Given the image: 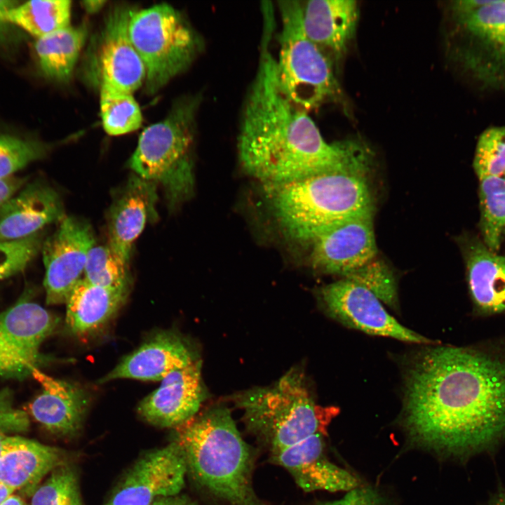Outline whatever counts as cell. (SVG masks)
I'll return each instance as SVG.
<instances>
[{
  "label": "cell",
  "mask_w": 505,
  "mask_h": 505,
  "mask_svg": "<svg viewBox=\"0 0 505 505\" xmlns=\"http://www.w3.org/2000/svg\"><path fill=\"white\" fill-rule=\"evenodd\" d=\"M402 423L410 444L466 459L505 438V358L438 346L408 372Z\"/></svg>",
  "instance_id": "1"
},
{
  "label": "cell",
  "mask_w": 505,
  "mask_h": 505,
  "mask_svg": "<svg viewBox=\"0 0 505 505\" xmlns=\"http://www.w3.org/2000/svg\"><path fill=\"white\" fill-rule=\"evenodd\" d=\"M264 28L257 69L244 101L237 138L244 170L266 187L331 172L366 174L373 153L361 138L329 142L315 122L292 103L277 81Z\"/></svg>",
  "instance_id": "2"
},
{
  "label": "cell",
  "mask_w": 505,
  "mask_h": 505,
  "mask_svg": "<svg viewBox=\"0 0 505 505\" xmlns=\"http://www.w3.org/2000/svg\"><path fill=\"white\" fill-rule=\"evenodd\" d=\"M187 473L201 487L227 505H269L252 484L255 451L241 436L230 410L210 408L176 428Z\"/></svg>",
  "instance_id": "3"
},
{
  "label": "cell",
  "mask_w": 505,
  "mask_h": 505,
  "mask_svg": "<svg viewBox=\"0 0 505 505\" xmlns=\"http://www.w3.org/2000/svg\"><path fill=\"white\" fill-rule=\"evenodd\" d=\"M273 213L290 238L311 243L328 227L373 213L365 174L331 172L266 187Z\"/></svg>",
  "instance_id": "4"
},
{
  "label": "cell",
  "mask_w": 505,
  "mask_h": 505,
  "mask_svg": "<svg viewBox=\"0 0 505 505\" xmlns=\"http://www.w3.org/2000/svg\"><path fill=\"white\" fill-rule=\"evenodd\" d=\"M243 412L247 430L270 454L281 452L315 433L326 434L336 409L314 402L303 372L292 368L269 387H259L231 397Z\"/></svg>",
  "instance_id": "5"
},
{
  "label": "cell",
  "mask_w": 505,
  "mask_h": 505,
  "mask_svg": "<svg viewBox=\"0 0 505 505\" xmlns=\"http://www.w3.org/2000/svg\"><path fill=\"white\" fill-rule=\"evenodd\" d=\"M200 102L199 95L177 101L163 120L142 132L128 161L135 175L163 187L173 206L192 191L191 149Z\"/></svg>",
  "instance_id": "6"
},
{
  "label": "cell",
  "mask_w": 505,
  "mask_h": 505,
  "mask_svg": "<svg viewBox=\"0 0 505 505\" xmlns=\"http://www.w3.org/2000/svg\"><path fill=\"white\" fill-rule=\"evenodd\" d=\"M278 7L281 22L275 57L278 83L292 103L309 112L339 94L333 62L307 34L301 1H280Z\"/></svg>",
  "instance_id": "7"
},
{
  "label": "cell",
  "mask_w": 505,
  "mask_h": 505,
  "mask_svg": "<svg viewBox=\"0 0 505 505\" xmlns=\"http://www.w3.org/2000/svg\"><path fill=\"white\" fill-rule=\"evenodd\" d=\"M128 34L145 67V88L154 94L185 71L203 40L184 16L168 4L132 11Z\"/></svg>",
  "instance_id": "8"
},
{
  "label": "cell",
  "mask_w": 505,
  "mask_h": 505,
  "mask_svg": "<svg viewBox=\"0 0 505 505\" xmlns=\"http://www.w3.org/2000/svg\"><path fill=\"white\" fill-rule=\"evenodd\" d=\"M450 13L454 56L462 71L483 89L505 90V0Z\"/></svg>",
  "instance_id": "9"
},
{
  "label": "cell",
  "mask_w": 505,
  "mask_h": 505,
  "mask_svg": "<svg viewBox=\"0 0 505 505\" xmlns=\"http://www.w3.org/2000/svg\"><path fill=\"white\" fill-rule=\"evenodd\" d=\"M56 325L53 315L28 298L0 312V377L32 376L43 361L41 345Z\"/></svg>",
  "instance_id": "10"
},
{
  "label": "cell",
  "mask_w": 505,
  "mask_h": 505,
  "mask_svg": "<svg viewBox=\"0 0 505 505\" xmlns=\"http://www.w3.org/2000/svg\"><path fill=\"white\" fill-rule=\"evenodd\" d=\"M95 245L93 230L85 220L64 216L53 233L43 240L41 252L45 267L46 301L65 303L81 278L88 255Z\"/></svg>",
  "instance_id": "11"
},
{
  "label": "cell",
  "mask_w": 505,
  "mask_h": 505,
  "mask_svg": "<svg viewBox=\"0 0 505 505\" xmlns=\"http://www.w3.org/2000/svg\"><path fill=\"white\" fill-rule=\"evenodd\" d=\"M187 466L180 445H167L142 455L126 472L104 505H149L180 494Z\"/></svg>",
  "instance_id": "12"
},
{
  "label": "cell",
  "mask_w": 505,
  "mask_h": 505,
  "mask_svg": "<svg viewBox=\"0 0 505 505\" xmlns=\"http://www.w3.org/2000/svg\"><path fill=\"white\" fill-rule=\"evenodd\" d=\"M320 297L327 312L347 326L407 342L432 343L398 323L372 291L356 283L343 279L330 283L321 290Z\"/></svg>",
  "instance_id": "13"
},
{
  "label": "cell",
  "mask_w": 505,
  "mask_h": 505,
  "mask_svg": "<svg viewBox=\"0 0 505 505\" xmlns=\"http://www.w3.org/2000/svg\"><path fill=\"white\" fill-rule=\"evenodd\" d=\"M312 267L323 273L348 277L372 260L377 247L372 213L335 224L310 243Z\"/></svg>",
  "instance_id": "14"
},
{
  "label": "cell",
  "mask_w": 505,
  "mask_h": 505,
  "mask_svg": "<svg viewBox=\"0 0 505 505\" xmlns=\"http://www.w3.org/2000/svg\"><path fill=\"white\" fill-rule=\"evenodd\" d=\"M201 361L175 370L137 406L147 422L163 428H177L197 415L206 392L201 376Z\"/></svg>",
  "instance_id": "15"
},
{
  "label": "cell",
  "mask_w": 505,
  "mask_h": 505,
  "mask_svg": "<svg viewBox=\"0 0 505 505\" xmlns=\"http://www.w3.org/2000/svg\"><path fill=\"white\" fill-rule=\"evenodd\" d=\"M325 435L315 433L275 454L270 461L286 469L305 492H349L360 487L358 479L330 462L325 454Z\"/></svg>",
  "instance_id": "16"
},
{
  "label": "cell",
  "mask_w": 505,
  "mask_h": 505,
  "mask_svg": "<svg viewBox=\"0 0 505 505\" xmlns=\"http://www.w3.org/2000/svg\"><path fill=\"white\" fill-rule=\"evenodd\" d=\"M133 10L118 6L109 14L99 50L101 83L132 93L145 80V67L133 45L128 24Z\"/></svg>",
  "instance_id": "17"
},
{
  "label": "cell",
  "mask_w": 505,
  "mask_h": 505,
  "mask_svg": "<svg viewBox=\"0 0 505 505\" xmlns=\"http://www.w3.org/2000/svg\"><path fill=\"white\" fill-rule=\"evenodd\" d=\"M64 216L61 198L51 186L39 180L26 183L0 208V241L29 237Z\"/></svg>",
  "instance_id": "18"
},
{
  "label": "cell",
  "mask_w": 505,
  "mask_h": 505,
  "mask_svg": "<svg viewBox=\"0 0 505 505\" xmlns=\"http://www.w3.org/2000/svg\"><path fill=\"white\" fill-rule=\"evenodd\" d=\"M189 344L177 333L161 331L149 337L100 380L117 379L161 381L170 372L197 360Z\"/></svg>",
  "instance_id": "19"
},
{
  "label": "cell",
  "mask_w": 505,
  "mask_h": 505,
  "mask_svg": "<svg viewBox=\"0 0 505 505\" xmlns=\"http://www.w3.org/2000/svg\"><path fill=\"white\" fill-rule=\"evenodd\" d=\"M156 184L132 175L114 199L108 217V245L126 264L148 220L156 219Z\"/></svg>",
  "instance_id": "20"
},
{
  "label": "cell",
  "mask_w": 505,
  "mask_h": 505,
  "mask_svg": "<svg viewBox=\"0 0 505 505\" xmlns=\"http://www.w3.org/2000/svg\"><path fill=\"white\" fill-rule=\"evenodd\" d=\"M32 376L41 386V393L30 404L32 417L50 433L72 437L81 430L89 398L78 386L53 378L34 369Z\"/></svg>",
  "instance_id": "21"
},
{
  "label": "cell",
  "mask_w": 505,
  "mask_h": 505,
  "mask_svg": "<svg viewBox=\"0 0 505 505\" xmlns=\"http://www.w3.org/2000/svg\"><path fill=\"white\" fill-rule=\"evenodd\" d=\"M305 32L332 60L342 58L353 39L359 19L355 0H310L302 2Z\"/></svg>",
  "instance_id": "22"
},
{
  "label": "cell",
  "mask_w": 505,
  "mask_h": 505,
  "mask_svg": "<svg viewBox=\"0 0 505 505\" xmlns=\"http://www.w3.org/2000/svg\"><path fill=\"white\" fill-rule=\"evenodd\" d=\"M67 463L63 450L20 436H9L0 451V481L16 490H36L48 473Z\"/></svg>",
  "instance_id": "23"
},
{
  "label": "cell",
  "mask_w": 505,
  "mask_h": 505,
  "mask_svg": "<svg viewBox=\"0 0 505 505\" xmlns=\"http://www.w3.org/2000/svg\"><path fill=\"white\" fill-rule=\"evenodd\" d=\"M464 254L477 311L487 315L505 313V255L490 250L479 239L471 241Z\"/></svg>",
  "instance_id": "24"
},
{
  "label": "cell",
  "mask_w": 505,
  "mask_h": 505,
  "mask_svg": "<svg viewBox=\"0 0 505 505\" xmlns=\"http://www.w3.org/2000/svg\"><path fill=\"white\" fill-rule=\"evenodd\" d=\"M128 292L100 287L81 278L65 302L67 328L79 336L100 329L124 303Z\"/></svg>",
  "instance_id": "25"
},
{
  "label": "cell",
  "mask_w": 505,
  "mask_h": 505,
  "mask_svg": "<svg viewBox=\"0 0 505 505\" xmlns=\"http://www.w3.org/2000/svg\"><path fill=\"white\" fill-rule=\"evenodd\" d=\"M87 36L84 25L55 31L38 38L35 50L43 73L59 81H67Z\"/></svg>",
  "instance_id": "26"
},
{
  "label": "cell",
  "mask_w": 505,
  "mask_h": 505,
  "mask_svg": "<svg viewBox=\"0 0 505 505\" xmlns=\"http://www.w3.org/2000/svg\"><path fill=\"white\" fill-rule=\"evenodd\" d=\"M71 8L69 0L29 1L11 8L7 19L40 38L70 25Z\"/></svg>",
  "instance_id": "27"
},
{
  "label": "cell",
  "mask_w": 505,
  "mask_h": 505,
  "mask_svg": "<svg viewBox=\"0 0 505 505\" xmlns=\"http://www.w3.org/2000/svg\"><path fill=\"white\" fill-rule=\"evenodd\" d=\"M100 105L104 130L110 135L133 132L142 124V112L132 93L101 83Z\"/></svg>",
  "instance_id": "28"
},
{
  "label": "cell",
  "mask_w": 505,
  "mask_h": 505,
  "mask_svg": "<svg viewBox=\"0 0 505 505\" xmlns=\"http://www.w3.org/2000/svg\"><path fill=\"white\" fill-rule=\"evenodd\" d=\"M83 273V278L93 285L128 291V264L123 262L108 245H94L91 248Z\"/></svg>",
  "instance_id": "29"
},
{
  "label": "cell",
  "mask_w": 505,
  "mask_h": 505,
  "mask_svg": "<svg viewBox=\"0 0 505 505\" xmlns=\"http://www.w3.org/2000/svg\"><path fill=\"white\" fill-rule=\"evenodd\" d=\"M31 505H83L76 469L68 463L55 468L34 492Z\"/></svg>",
  "instance_id": "30"
},
{
  "label": "cell",
  "mask_w": 505,
  "mask_h": 505,
  "mask_svg": "<svg viewBox=\"0 0 505 505\" xmlns=\"http://www.w3.org/2000/svg\"><path fill=\"white\" fill-rule=\"evenodd\" d=\"M49 150L50 146L41 140L0 133V180L44 158Z\"/></svg>",
  "instance_id": "31"
},
{
  "label": "cell",
  "mask_w": 505,
  "mask_h": 505,
  "mask_svg": "<svg viewBox=\"0 0 505 505\" xmlns=\"http://www.w3.org/2000/svg\"><path fill=\"white\" fill-rule=\"evenodd\" d=\"M473 166L479 180L505 173V126H492L481 133Z\"/></svg>",
  "instance_id": "32"
},
{
  "label": "cell",
  "mask_w": 505,
  "mask_h": 505,
  "mask_svg": "<svg viewBox=\"0 0 505 505\" xmlns=\"http://www.w3.org/2000/svg\"><path fill=\"white\" fill-rule=\"evenodd\" d=\"M43 242L40 232L22 239L0 241V281L24 270L41 251Z\"/></svg>",
  "instance_id": "33"
},
{
  "label": "cell",
  "mask_w": 505,
  "mask_h": 505,
  "mask_svg": "<svg viewBox=\"0 0 505 505\" xmlns=\"http://www.w3.org/2000/svg\"><path fill=\"white\" fill-rule=\"evenodd\" d=\"M372 260L344 279L365 287L380 300L394 307L397 304V292L394 278L384 264Z\"/></svg>",
  "instance_id": "34"
},
{
  "label": "cell",
  "mask_w": 505,
  "mask_h": 505,
  "mask_svg": "<svg viewBox=\"0 0 505 505\" xmlns=\"http://www.w3.org/2000/svg\"><path fill=\"white\" fill-rule=\"evenodd\" d=\"M480 208L482 242L490 250L497 252L505 230V194L480 199Z\"/></svg>",
  "instance_id": "35"
},
{
  "label": "cell",
  "mask_w": 505,
  "mask_h": 505,
  "mask_svg": "<svg viewBox=\"0 0 505 505\" xmlns=\"http://www.w3.org/2000/svg\"><path fill=\"white\" fill-rule=\"evenodd\" d=\"M29 424L27 414L15 406L11 391L0 389V451L10 433L27 430Z\"/></svg>",
  "instance_id": "36"
},
{
  "label": "cell",
  "mask_w": 505,
  "mask_h": 505,
  "mask_svg": "<svg viewBox=\"0 0 505 505\" xmlns=\"http://www.w3.org/2000/svg\"><path fill=\"white\" fill-rule=\"evenodd\" d=\"M318 505H385L378 494L370 489H354L341 499L320 503Z\"/></svg>",
  "instance_id": "37"
},
{
  "label": "cell",
  "mask_w": 505,
  "mask_h": 505,
  "mask_svg": "<svg viewBox=\"0 0 505 505\" xmlns=\"http://www.w3.org/2000/svg\"><path fill=\"white\" fill-rule=\"evenodd\" d=\"M479 180L480 199L492 195L505 194V173L499 175L487 177Z\"/></svg>",
  "instance_id": "38"
},
{
  "label": "cell",
  "mask_w": 505,
  "mask_h": 505,
  "mask_svg": "<svg viewBox=\"0 0 505 505\" xmlns=\"http://www.w3.org/2000/svg\"><path fill=\"white\" fill-rule=\"evenodd\" d=\"M27 179L15 175L0 180V208L27 183Z\"/></svg>",
  "instance_id": "39"
},
{
  "label": "cell",
  "mask_w": 505,
  "mask_h": 505,
  "mask_svg": "<svg viewBox=\"0 0 505 505\" xmlns=\"http://www.w3.org/2000/svg\"><path fill=\"white\" fill-rule=\"evenodd\" d=\"M149 505H199L186 494L159 498Z\"/></svg>",
  "instance_id": "40"
},
{
  "label": "cell",
  "mask_w": 505,
  "mask_h": 505,
  "mask_svg": "<svg viewBox=\"0 0 505 505\" xmlns=\"http://www.w3.org/2000/svg\"><path fill=\"white\" fill-rule=\"evenodd\" d=\"M17 4L15 1L0 0V36L4 34L9 22L7 19L8 11Z\"/></svg>",
  "instance_id": "41"
},
{
  "label": "cell",
  "mask_w": 505,
  "mask_h": 505,
  "mask_svg": "<svg viewBox=\"0 0 505 505\" xmlns=\"http://www.w3.org/2000/svg\"><path fill=\"white\" fill-rule=\"evenodd\" d=\"M106 3L105 1H84L82 2L83 6L86 11L93 13L99 11Z\"/></svg>",
  "instance_id": "42"
},
{
  "label": "cell",
  "mask_w": 505,
  "mask_h": 505,
  "mask_svg": "<svg viewBox=\"0 0 505 505\" xmlns=\"http://www.w3.org/2000/svg\"><path fill=\"white\" fill-rule=\"evenodd\" d=\"M485 505H505V490L503 489L499 490Z\"/></svg>",
  "instance_id": "43"
},
{
  "label": "cell",
  "mask_w": 505,
  "mask_h": 505,
  "mask_svg": "<svg viewBox=\"0 0 505 505\" xmlns=\"http://www.w3.org/2000/svg\"><path fill=\"white\" fill-rule=\"evenodd\" d=\"M15 490L0 481V505L13 494Z\"/></svg>",
  "instance_id": "44"
},
{
  "label": "cell",
  "mask_w": 505,
  "mask_h": 505,
  "mask_svg": "<svg viewBox=\"0 0 505 505\" xmlns=\"http://www.w3.org/2000/svg\"><path fill=\"white\" fill-rule=\"evenodd\" d=\"M1 505H27L18 495L12 494Z\"/></svg>",
  "instance_id": "45"
},
{
  "label": "cell",
  "mask_w": 505,
  "mask_h": 505,
  "mask_svg": "<svg viewBox=\"0 0 505 505\" xmlns=\"http://www.w3.org/2000/svg\"><path fill=\"white\" fill-rule=\"evenodd\" d=\"M503 236L505 237V230L504 231Z\"/></svg>",
  "instance_id": "46"
}]
</instances>
